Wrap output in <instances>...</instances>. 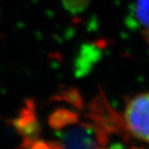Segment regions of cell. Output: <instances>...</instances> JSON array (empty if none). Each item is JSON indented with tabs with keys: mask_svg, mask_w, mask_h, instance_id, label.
Wrapping results in <instances>:
<instances>
[{
	"mask_svg": "<svg viewBox=\"0 0 149 149\" xmlns=\"http://www.w3.org/2000/svg\"><path fill=\"white\" fill-rule=\"evenodd\" d=\"M123 124L135 139L149 143V92L140 93L127 102Z\"/></svg>",
	"mask_w": 149,
	"mask_h": 149,
	"instance_id": "6da1fadb",
	"label": "cell"
},
{
	"mask_svg": "<svg viewBox=\"0 0 149 149\" xmlns=\"http://www.w3.org/2000/svg\"><path fill=\"white\" fill-rule=\"evenodd\" d=\"M8 122L23 137V141H34L40 138L42 128L37 119L35 102L32 98L26 100L18 116Z\"/></svg>",
	"mask_w": 149,
	"mask_h": 149,
	"instance_id": "7a4b0ae2",
	"label": "cell"
},
{
	"mask_svg": "<svg viewBox=\"0 0 149 149\" xmlns=\"http://www.w3.org/2000/svg\"><path fill=\"white\" fill-rule=\"evenodd\" d=\"M134 16L141 29V34L149 45V0H135Z\"/></svg>",
	"mask_w": 149,
	"mask_h": 149,
	"instance_id": "3957f363",
	"label": "cell"
},
{
	"mask_svg": "<svg viewBox=\"0 0 149 149\" xmlns=\"http://www.w3.org/2000/svg\"><path fill=\"white\" fill-rule=\"evenodd\" d=\"M78 114L68 109H57L49 116V125L54 130H61L70 124L77 123Z\"/></svg>",
	"mask_w": 149,
	"mask_h": 149,
	"instance_id": "277c9868",
	"label": "cell"
},
{
	"mask_svg": "<svg viewBox=\"0 0 149 149\" xmlns=\"http://www.w3.org/2000/svg\"><path fill=\"white\" fill-rule=\"evenodd\" d=\"M54 100H64V102H68L70 105L74 106L77 108H82L83 106V102H82V97L80 95V93L78 92L76 89H68V90L63 91L60 94H57L53 97Z\"/></svg>",
	"mask_w": 149,
	"mask_h": 149,
	"instance_id": "5b68a950",
	"label": "cell"
},
{
	"mask_svg": "<svg viewBox=\"0 0 149 149\" xmlns=\"http://www.w3.org/2000/svg\"><path fill=\"white\" fill-rule=\"evenodd\" d=\"M87 0H63L65 7L70 10H74L77 12L79 9H82L84 5L86 4Z\"/></svg>",
	"mask_w": 149,
	"mask_h": 149,
	"instance_id": "8992f818",
	"label": "cell"
}]
</instances>
